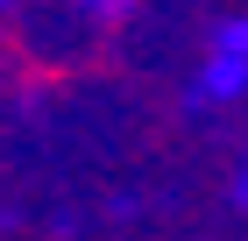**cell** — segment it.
<instances>
[{"mask_svg": "<svg viewBox=\"0 0 248 241\" xmlns=\"http://www.w3.org/2000/svg\"><path fill=\"white\" fill-rule=\"evenodd\" d=\"M241 199H248V177H241Z\"/></svg>", "mask_w": 248, "mask_h": 241, "instance_id": "obj_4", "label": "cell"}, {"mask_svg": "<svg viewBox=\"0 0 248 241\" xmlns=\"http://www.w3.org/2000/svg\"><path fill=\"white\" fill-rule=\"evenodd\" d=\"M93 15H128V0H85Z\"/></svg>", "mask_w": 248, "mask_h": 241, "instance_id": "obj_3", "label": "cell"}, {"mask_svg": "<svg viewBox=\"0 0 248 241\" xmlns=\"http://www.w3.org/2000/svg\"><path fill=\"white\" fill-rule=\"evenodd\" d=\"M241 78H248V57H241V50H220V64H213V71H206V93L220 99V93H234Z\"/></svg>", "mask_w": 248, "mask_h": 241, "instance_id": "obj_1", "label": "cell"}, {"mask_svg": "<svg viewBox=\"0 0 248 241\" xmlns=\"http://www.w3.org/2000/svg\"><path fill=\"white\" fill-rule=\"evenodd\" d=\"M220 50H248V21H234V29H227V43H220Z\"/></svg>", "mask_w": 248, "mask_h": 241, "instance_id": "obj_2", "label": "cell"}]
</instances>
